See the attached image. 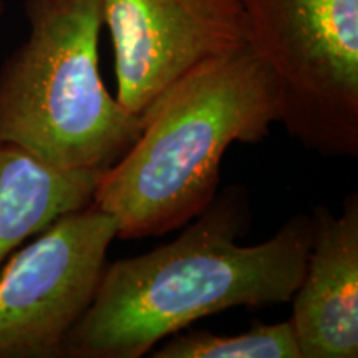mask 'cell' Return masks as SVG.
<instances>
[{"instance_id": "1", "label": "cell", "mask_w": 358, "mask_h": 358, "mask_svg": "<svg viewBox=\"0 0 358 358\" xmlns=\"http://www.w3.org/2000/svg\"><path fill=\"white\" fill-rule=\"evenodd\" d=\"M249 222L248 191L229 187L171 243L105 266L62 357L140 358L204 317L289 302L306 272L313 217L294 216L264 243L243 245Z\"/></svg>"}, {"instance_id": "2", "label": "cell", "mask_w": 358, "mask_h": 358, "mask_svg": "<svg viewBox=\"0 0 358 358\" xmlns=\"http://www.w3.org/2000/svg\"><path fill=\"white\" fill-rule=\"evenodd\" d=\"M272 75L245 45L174 83L146 111L138 140L101 173L93 206L118 237L141 239L185 226L217 196L234 143H259L279 123Z\"/></svg>"}, {"instance_id": "3", "label": "cell", "mask_w": 358, "mask_h": 358, "mask_svg": "<svg viewBox=\"0 0 358 358\" xmlns=\"http://www.w3.org/2000/svg\"><path fill=\"white\" fill-rule=\"evenodd\" d=\"M25 42L0 66V145L66 169H108L145 116L106 90L100 73V0H25Z\"/></svg>"}, {"instance_id": "4", "label": "cell", "mask_w": 358, "mask_h": 358, "mask_svg": "<svg viewBox=\"0 0 358 358\" xmlns=\"http://www.w3.org/2000/svg\"><path fill=\"white\" fill-rule=\"evenodd\" d=\"M248 47L274 78L279 123L308 150L358 153V0H241Z\"/></svg>"}, {"instance_id": "5", "label": "cell", "mask_w": 358, "mask_h": 358, "mask_svg": "<svg viewBox=\"0 0 358 358\" xmlns=\"http://www.w3.org/2000/svg\"><path fill=\"white\" fill-rule=\"evenodd\" d=\"M118 226L93 204L58 217L0 268V358H58L95 299Z\"/></svg>"}, {"instance_id": "6", "label": "cell", "mask_w": 358, "mask_h": 358, "mask_svg": "<svg viewBox=\"0 0 358 358\" xmlns=\"http://www.w3.org/2000/svg\"><path fill=\"white\" fill-rule=\"evenodd\" d=\"M116 100L145 116L174 83L248 45L241 0H100Z\"/></svg>"}, {"instance_id": "7", "label": "cell", "mask_w": 358, "mask_h": 358, "mask_svg": "<svg viewBox=\"0 0 358 358\" xmlns=\"http://www.w3.org/2000/svg\"><path fill=\"white\" fill-rule=\"evenodd\" d=\"M306 272L292 295V324L301 358L358 357V196L340 216L325 206L312 214Z\"/></svg>"}, {"instance_id": "8", "label": "cell", "mask_w": 358, "mask_h": 358, "mask_svg": "<svg viewBox=\"0 0 358 358\" xmlns=\"http://www.w3.org/2000/svg\"><path fill=\"white\" fill-rule=\"evenodd\" d=\"M105 169H66L0 145V268L30 237L93 203Z\"/></svg>"}, {"instance_id": "9", "label": "cell", "mask_w": 358, "mask_h": 358, "mask_svg": "<svg viewBox=\"0 0 358 358\" xmlns=\"http://www.w3.org/2000/svg\"><path fill=\"white\" fill-rule=\"evenodd\" d=\"M155 358H301L290 320L256 324L248 332L216 335L209 330L173 334Z\"/></svg>"}, {"instance_id": "10", "label": "cell", "mask_w": 358, "mask_h": 358, "mask_svg": "<svg viewBox=\"0 0 358 358\" xmlns=\"http://www.w3.org/2000/svg\"><path fill=\"white\" fill-rule=\"evenodd\" d=\"M3 12H6V0H0V19H2Z\"/></svg>"}]
</instances>
